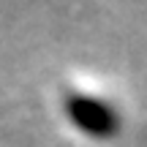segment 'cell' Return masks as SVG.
<instances>
[{
  "instance_id": "6da1fadb",
  "label": "cell",
  "mask_w": 147,
  "mask_h": 147,
  "mask_svg": "<svg viewBox=\"0 0 147 147\" xmlns=\"http://www.w3.org/2000/svg\"><path fill=\"white\" fill-rule=\"evenodd\" d=\"M63 106H65L68 120L87 136L106 139V136H115L117 128H120L117 112H112V106L104 104L101 98H93V95H84V93H68L63 98Z\"/></svg>"
}]
</instances>
